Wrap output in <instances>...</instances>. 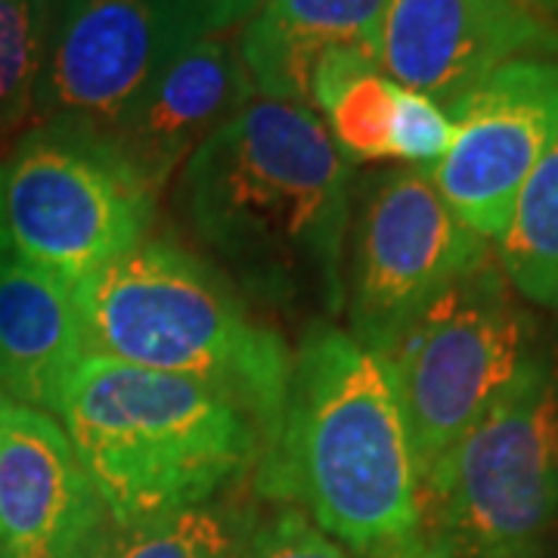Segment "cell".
<instances>
[{"label":"cell","mask_w":558,"mask_h":558,"mask_svg":"<svg viewBox=\"0 0 558 558\" xmlns=\"http://www.w3.org/2000/svg\"><path fill=\"white\" fill-rule=\"evenodd\" d=\"M391 0H270L245 22L240 60L258 97L311 100L317 62L339 47L379 57Z\"/></svg>","instance_id":"cell-15"},{"label":"cell","mask_w":558,"mask_h":558,"mask_svg":"<svg viewBox=\"0 0 558 558\" xmlns=\"http://www.w3.org/2000/svg\"><path fill=\"white\" fill-rule=\"evenodd\" d=\"M255 527L248 506L215 499L165 519L119 527L100 558H240Z\"/></svg>","instance_id":"cell-18"},{"label":"cell","mask_w":558,"mask_h":558,"mask_svg":"<svg viewBox=\"0 0 558 558\" xmlns=\"http://www.w3.org/2000/svg\"><path fill=\"white\" fill-rule=\"evenodd\" d=\"M10 230H7V211H3V165H0V255L10 252Z\"/></svg>","instance_id":"cell-24"},{"label":"cell","mask_w":558,"mask_h":558,"mask_svg":"<svg viewBox=\"0 0 558 558\" xmlns=\"http://www.w3.org/2000/svg\"><path fill=\"white\" fill-rule=\"evenodd\" d=\"M84 357L75 289L20 255H0V391L57 416Z\"/></svg>","instance_id":"cell-14"},{"label":"cell","mask_w":558,"mask_h":558,"mask_svg":"<svg viewBox=\"0 0 558 558\" xmlns=\"http://www.w3.org/2000/svg\"><path fill=\"white\" fill-rule=\"evenodd\" d=\"M558 524V354L534 351L422 481L418 558H539Z\"/></svg>","instance_id":"cell-5"},{"label":"cell","mask_w":558,"mask_h":558,"mask_svg":"<svg viewBox=\"0 0 558 558\" xmlns=\"http://www.w3.org/2000/svg\"><path fill=\"white\" fill-rule=\"evenodd\" d=\"M270 0H199L202 20H205V35H218L233 25L248 22L258 10H264Z\"/></svg>","instance_id":"cell-22"},{"label":"cell","mask_w":558,"mask_h":558,"mask_svg":"<svg viewBox=\"0 0 558 558\" xmlns=\"http://www.w3.org/2000/svg\"><path fill=\"white\" fill-rule=\"evenodd\" d=\"M199 38V0H53L35 116L109 134Z\"/></svg>","instance_id":"cell-9"},{"label":"cell","mask_w":558,"mask_h":558,"mask_svg":"<svg viewBox=\"0 0 558 558\" xmlns=\"http://www.w3.org/2000/svg\"><path fill=\"white\" fill-rule=\"evenodd\" d=\"M487 258V240L453 215L428 171H373L351 202L344 260L351 336L385 360L444 289Z\"/></svg>","instance_id":"cell-8"},{"label":"cell","mask_w":558,"mask_h":558,"mask_svg":"<svg viewBox=\"0 0 558 558\" xmlns=\"http://www.w3.org/2000/svg\"><path fill=\"white\" fill-rule=\"evenodd\" d=\"M447 116L453 140L428 178L472 233L499 242L524 183L558 140V60L506 62Z\"/></svg>","instance_id":"cell-10"},{"label":"cell","mask_w":558,"mask_h":558,"mask_svg":"<svg viewBox=\"0 0 558 558\" xmlns=\"http://www.w3.org/2000/svg\"><path fill=\"white\" fill-rule=\"evenodd\" d=\"M57 416L116 527L215 502L260 457L258 428L233 400L119 360H81Z\"/></svg>","instance_id":"cell-4"},{"label":"cell","mask_w":558,"mask_h":558,"mask_svg":"<svg viewBox=\"0 0 558 558\" xmlns=\"http://www.w3.org/2000/svg\"><path fill=\"white\" fill-rule=\"evenodd\" d=\"M178 202L242 295L311 323L344 311L354 178L304 102L255 97L186 159Z\"/></svg>","instance_id":"cell-1"},{"label":"cell","mask_w":558,"mask_h":558,"mask_svg":"<svg viewBox=\"0 0 558 558\" xmlns=\"http://www.w3.org/2000/svg\"><path fill=\"white\" fill-rule=\"evenodd\" d=\"M556 53L558 25L509 0H391L381 22V72L444 112L499 65Z\"/></svg>","instance_id":"cell-11"},{"label":"cell","mask_w":558,"mask_h":558,"mask_svg":"<svg viewBox=\"0 0 558 558\" xmlns=\"http://www.w3.org/2000/svg\"><path fill=\"white\" fill-rule=\"evenodd\" d=\"M10 407H13V403H10V398L0 391V425H3V418H7V413H10Z\"/></svg>","instance_id":"cell-25"},{"label":"cell","mask_w":558,"mask_h":558,"mask_svg":"<svg viewBox=\"0 0 558 558\" xmlns=\"http://www.w3.org/2000/svg\"><path fill=\"white\" fill-rule=\"evenodd\" d=\"M255 490L299 506L360 558H418L422 478L388 363L332 323H307L277 440Z\"/></svg>","instance_id":"cell-2"},{"label":"cell","mask_w":558,"mask_h":558,"mask_svg":"<svg viewBox=\"0 0 558 558\" xmlns=\"http://www.w3.org/2000/svg\"><path fill=\"white\" fill-rule=\"evenodd\" d=\"M75 304L87 357L208 385L255 422L260 453L277 440L292 351L215 264L146 236L75 286Z\"/></svg>","instance_id":"cell-3"},{"label":"cell","mask_w":558,"mask_h":558,"mask_svg":"<svg viewBox=\"0 0 558 558\" xmlns=\"http://www.w3.org/2000/svg\"><path fill=\"white\" fill-rule=\"evenodd\" d=\"M240 558H357L339 539L319 531L299 506H279L274 515L255 521Z\"/></svg>","instance_id":"cell-21"},{"label":"cell","mask_w":558,"mask_h":558,"mask_svg":"<svg viewBox=\"0 0 558 558\" xmlns=\"http://www.w3.org/2000/svg\"><path fill=\"white\" fill-rule=\"evenodd\" d=\"M116 531L60 422L13 403L0 425V558H100Z\"/></svg>","instance_id":"cell-12"},{"label":"cell","mask_w":558,"mask_h":558,"mask_svg":"<svg viewBox=\"0 0 558 558\" xmlns=\"http://www.w3.org/2000/svg\"><path fill=\"white\" fill-rule=\"evenodd\" d=\"M53 0H0V143L35 116Z\"/></svg>","instance_id":"cell-19"},{"label":"cell","mask_w":558,"mask_h":558,"mask_svg":"<svg viewBox=\"0 0 558 558\" xmlns=\"http://www.w3.org/2000/svg\"><path fill=\"white\" fill-rule=\"evenodd\" d=\"M311 100L326 116L339 153L348 161H376L391 156L395 81L381 75L376 53L360 47L329 50L317 62Z\"/></svg>","instance_id":"cell-16"},{"label":"cell","mask_w":558,"mask_h":558,"mask_svg":"<svg viewBox=\"0 0 558 558\" xmlns=\"http://www.w3.org/2000/svg\"><path fill=\"white\" fill-rule=\"evenodd\" d=\"M450 140H453V121L438 102L395 84L391 156L428 171L444 159Z\"/></svg>","instance_id":"cell-20"},{"label":"cell","mask_w":558,"mask_h":558,"mask_svg":"<svg viewBox=\"0 0 558 558\" xmlns=\"http://www.w3.org/2000/svg\"><path fill=\"white\" fill-rule=\"evenodd\" d=\"M255 97L240 47L205 35L131 102L106 137L159 193L202 143Z\"/></svg>","instance_id":"cell-13"},{"label":"cell","mask_w":558,"mask_h":558,"mask_svg":"<svg viewBox=\"0 0 558 558\" xmlns=\"http://www.w3.org/2000/svg\"><path fill=\"white\" fill-rule=\"evenodd\" d=\"M534 323L499 260L444 289L385 357L398 388L418 478L515 381L534 354Z\"/></svg>","instance_id":"cell-7"},{"label":"cell","mask_w":558,"mask_h":558,"mask_svg":"<svg viewBox=\"0 0 558 558\" xmlns=\"http://www.w3.org/2000/svg\"><path fill=\"white\" fill-rule=\"evenodd\" d=\"M515 7H524L531 13H537L543 20H549L553 25H558V0H509Z\"/></svg>","instance_id":"cell-23"},{"label":"cell","mask_w":558,"mask_h":558,"mask_svg":"<svg viewBox=\"0 0 558 558\" xmlns=\"http://www.w3.org/2000/svg\"><path fill=\"white\" fill-rule=\"evenodd\" d=\"M156 196L112 140L75 121H38L3 165L16 255L72 289L149 236Z\"/></svg>","instance_id":"cell-6"},{"label":"cell","mask_w":558,"mask_h":558,"mask_svg":"<svg viewBox=\"0 0 558 558\" xmlns=\"http://www.w3.org/2000/svg\"><path fill=\"white\" fill-rule=\"evenodd\" d=\"M499 267L521 299L558 314V140L521 190Z\"/></svg>","instance_id":"cell-17"}]
</instances>
